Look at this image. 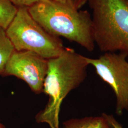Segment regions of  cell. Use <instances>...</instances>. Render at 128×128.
I'll use <instances>...</instances> for the list:
<instances>
[{
    "label": "cell",
    "mask_w": 128,
    "mask_h": 128,
    "mask_svg": "<svg viewBox=\"0 0 128 128\" xmlns=\"http://www.w3.org/2000/svg\"><path fill=\"white\" fill-rule=\"evenodd\" d=\"M15 50L6 30L0 27V74H3L6 64Z\"/></svg>",
    "instance_id": "cell-8"
},
{
    "label": "cell",
    "mask_w": 128,
    "mask_h": 128,
    "mask_svg": "<svg viewBox=\"0 0 128 128\" xmlns=\"http://www.w3.org/2000/svg\"><path fill=\"white\" fill-rule=\"evenodd\" d=\"M102 114L107 120L112 128H122V125L116 120L113 115L107 114L104 113Z\"/></svg>",
    "instance_id": "cell-12"
},
{
    "label": "cell",
    "mask_w": 128,
    "mask_h": 128,
    "mask_svg": "<svg viewBox=\"0 0 128 128\" xmlns=\"http://www.w3.org/2000/svg\"><path fill=\"white\" fill-rule=\"evenodd\" d=\"M94 40L103 52L128 56V0H87Z\"/></svg>",
    "instance_id": "cell-3"
},
{
    "label": "cell",
    "mask_w": 128,
    "mask_h": 128,
    "mask_svg": "<svg viewBox=\"0 0 128 128\" xmlns=\"http://www.w3.org/2000/svg\"><path fill=\"white\" fill-rule=\"evenodd\" d=\"M89 65L86 56L65 48L58 56L48 60L43 90L50 97L44 110L36 117L38 122H46L51 128H59L61 104L69 92L85 80Z\"/></svg>",
    "instance_id": "cell-1"
},
{
    "label": "cell",
    "mask_w": 128,
    "mask_h": 128,
    "mask_svg": "<svg viewBox=\"0 0 128 128\" xmlns=\"http://www.w3.org/2000/svg\"><path fill=\"white\" fill-rule=\"evenodd\" d=\"M17 8H29L38 2L46 0H9Z\"/></svg>",
    "instance_id": "cell-11"
},
{
    "label": "cell",
    "mask_w": 128,
    "mask_h": 128,
    "mask_svg": "<svg viewBox=\"0 0 128 128\" xmlns=\"http://www.w3.org/2000/svg\"><path fill=\"white\" fill-rule=\"evenodd\" d=\"M60 4L64 5L74 9L80 10L86 4L87 0H46Z\"/></svg>",
    "instance_id": "cell-10"
},
{
    "label": "cell",
    "mask_w": 128,
    "mask_h": 128,
    "mask_svg": "<svg viewBox=\"0 0 128 128\" xmlns=\"http://www.w3.org/2000/svg\"><path fill=\"white\" fill-rule=\"evenodd\" d=\"M0 128H4L1 124H0Z\"/></svg>",
    "instance_id": "cell-13"
},
{
    "label": "cell",
    "mask_w": 128,
    "mask_h": 128,
    "mask_svg": "<svg viewBox=\"0 0 128 128\" xmlns=\"http://www.w3.org/2000/svg\"><path fill=\"white\" fill-rule=\"evenodd\" d=\"M127 55L106 52L98 58L86 57L89 64L94 67L96 73L107 82L116 96V114H122L128 110V62Z\"/></svg>",
    "instance_id": "cell-5"
},
{
    "label": "cell",
    "mask_w": 128,
    "mask_h": 128,
    "mask_svg": "<svg viewBox=\"0 0 128 128\" xmlns=\"http://www.w3.org/2000/svg\"><path fill=\"white\" fill-rule=\"evenodd\" d=\"M31 16L46 32L77 43L88 51L94 50L92 16L81 10L48 0L28 8Z\"/></svg>",
    "instance_id": "cell-2"
},
{
    "label": "cell",
    "mask_w": 128,
    "mask_h": 128,
    "mask_svg": "<svg viewBox=\"0 0 128 128\" xmlns=\"http://www.w3.org/2000/svg\"><path fill=\"white\" fill-rule=\"evenodd\" d=\"M17 11L18 8L9 0H0V27L6 30Z\"/></svg>",
    "instance_id": "cell-9"
},
{
    "label": "cell",
    "mask_w": 128,
    "mask_h": 128,
    "mask_svg": "<svg viewBox=\"0 0 128 128\" xmlns=\"http://www.w3.org/2000/svg\"><path fill=\"white\" fill-rule=\"evenodd\" d=\"M48 60L28 51H14L6 64L4 76H14L27 83L37 94L43 90Z\"/></svg>",
    "instance_id": "cell-6"
},
{
    "label": "cell",
    "mask_w": 128,
    "mask_h": 128,
    "mask_svg": "<svg viewBox=\"0 0 128 128\" xmlns=\"http://www.w3.org/2000/svg\"><path fill=\"white\" fill-rule=\"evenodd\" d=\"M64 125V128H112L102 114L100 116L70 119Z\"/></svg>",
    "instance_id": "cell-7"
},
{
    "label": "cell",
    "mask_w": 128,
    "mask_h": 128,
    "mask_svg": "<svg viewBox=\"0 0 128 128\" xmlns=\"http://www.w3.org/2000/svg\"><path fill=\"white\" fill-rule=\"evenodd\" d=\"M6 33L15 50L31 51L46 60L60 56L65 48L58 37L46 32L26 7L18 8Z\"/></svg>",
    "instance_id": "cell-4"
}]
</instances>
